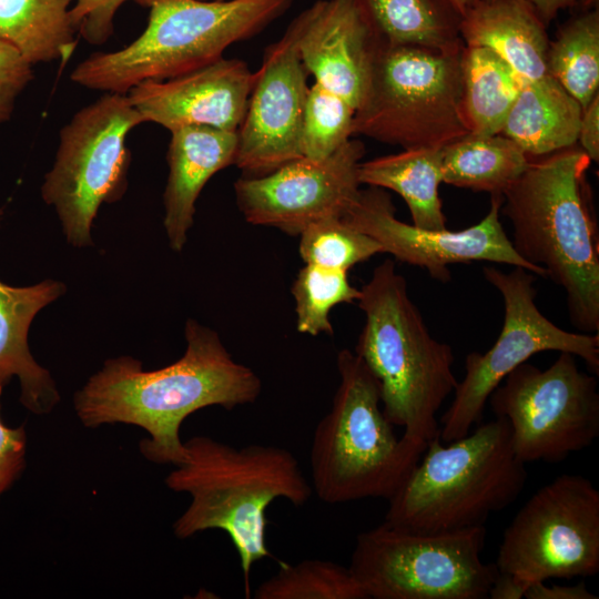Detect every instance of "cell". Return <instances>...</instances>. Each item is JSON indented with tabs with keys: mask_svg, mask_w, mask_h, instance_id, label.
Instances as JSON below:
<instances>
[{
	"mask_svg": "<svg viewBox=\"0 0 599 599\" xmlns=\"http://www.w3.org/2000/svg\"><path fill=\"white\" fill-rule=\"evenodd\" d=\"M355 108L318 83L308 89L301 131L302 158L322 161L353 136Z\"/></svg>",
	"mask_w": 599,
	"mask_h": 599,
	"instance_id": "obj_31",
	"label": "cell"
},
{
	"mask_svg": "<svg viewBox=\"0 0 599 599\" xmlns=\"http://www.w3.org/2000/svg\"><path fill=\"white\" fill-rule=\"evenodd\" d=\"M170 132L163 225L170 247L181 252L204 185L216 172L235 162L237 132L202 125L182 126Z\"/></svg>",
	"mask_w": 599,
	"mask_h": 599,
	"instance_id": "obj_19",
	"label": "cell"
},
{
	"mask_svg": "<svg viewBox=\"0 0 599 599\" xmlns=\"http://www.w3.org/2000/svg\"><path fill=\"white\" fill-rule=\"evenodd\" d=\"M8 382L0 375V396ZM26 432L11 428L0 419V496L12 485L24 467Z\"/></svg>",
	"mask_w": 599,
	"mask_h": 599,
	"instance_id": "obj_35",
	"label": "cell"
},
{
	"mask_svg": "<svg viewBox=\"0 0 599 599\" xmlns=\"http://www.w3.org/2000/svg\"><path fill=\"white\" fill-rule=\"evenodd\" d=\"M525 464L514 453L510 426L497 417L466 436L427 443L406 480L388 499L385 522L440 532L485 526L488 517L512 504L525 489Z\"/></svg>",
	"mask_w": 599,
	"mask_h": 599,
	"instance_id": "obj_6",
	"label": "cell"
},
{
	"mask_svg": "<svg viewBox=\"0 0 599 599\" xmlns=\"http://www.w3.org/2000/svg\"><path fill=\"white\" fill-rule=\"evenodd\" d=\"M143 122L126 94L106 92L60 130L54 163L41 186L74 247L92 246L91 229L103 203L125 193L129 132Z\"/></svg>",
	"mask_w": 599,
	"mask_h": 599,
	"instance_id": "obj_10",
	"label": "cell"
},
{
	"mask_svg": "<svg viewBox=\"0 0 599 599\" xmlns=\"http://www.w3.org/2000/svg\"><path fill=\"white\" fill-rule=\"evenodd\" d=\"M502 194H491L490 207L477 224L461 231L426 230L396 219L395 206L384 189L361 190L341 217L353 229L375 238L383 253L418 266L441 283L450 281L451 264L486 261L522 267L544 277L515 251L500 222Z\"/></svg>",
	"mask_w": 599,
	"mask_h": 599,
	"instance_id": "obj_14",
	"label": "cell"
},
{
	"mask_svg": "<svg viewBox=\"0 0 599 599\" xmlns=\"http://www.w3.org/2000/svg\"><path fill=\"white\" fill-rule=\"evenodd\" d=\"M460 37L495 52L522 82L549 74L546 26L525 0H477L461 16Z\"/></svg>",
	"mask_w": 599,
	"mask_h": 599,
	"instance_id": "obj_21",
	"label": "cell"
},
{
	"mask_svg": "<svg viewBox=\"0 0 599 599\" xmlns=\"http://www.w3.org/2000/svg\"><path fill=\"white\" fill-rule=\"evenodd\" d=\"M527 599H598L589 591L583 581L573 586L545 585V581L532 582L524 591Z\"/></svg>",
	"mask_w": 599,
	"mask_h": 599,
	"instance_id": "obj_37",
	"label": "cell"
},
{
	"mask_svg": "<svg viewBox=\"0 0 599 599\" xmlns=\"http://www.w3.org/2000/svg\"><path fill=\"white\" fill-rule=\"evenodd\" d=\"M463 16L477 0H450Z\"/></svg>",
	"mask_w": 599,
	"mask_h": 599,
	"instance_id": "obj_39",
	"label": "cell"
},
{
	"mask_svg": "<svg viewBox=\"0 0 599 599\" xmlns=\"http://www.w3.org/2000/svg\"><path fill=\"white\" fill-rule=\"evenodd\" d=\"M464 47L440 50L376 39L353 135L410 149L444 148L469 134L461 111Z\"/></svg>",
	"mask_w": 599,
	"mask_h": 599,
	"instance_id": "obj_8",
	"label": "cell"
},
{
	"mask_svg": "<svg viewBox=\"0 0 599 599\" xmlns=\"http://www.w3.org/2000/svg\"><path fill=\"white\" fill-rule=\"evenodd\" d=\"M184 333L183 356L163 368L143 370L131 356L105 361L74 394L81 423L91 428L139 426L150 435L140 443L142 455L175 466L185 455L180 427L189 415L210 406L231 410L257 399L260 377L233 359L216 332L190 318Z\"/></svg>",
	"mask_w": 599,
	"mask_h": 599,
	"instance_id": "obj_1",
	"label": "cell"
},
{
	"mask_svg": "<svg viewBox=\"0 0 599 599\" xmlns=\"http://www.w3.org/2000/svg\"><path fill=\"white\" fill-rule=\"evenodd\" d=\"M32 78V64L0 40V123L10 119L17 98Z\"/></svg>",
	"mask_w": 599,
	"mask_h": 599,
	"instance_id": "obj_34",
	"label": "cell"
},
{
	"mask_svg": "<svg viewBox=\"0 0 599 599\" xmlns=\"http://www.w3.org/2000/svg\"><path fill=\"white\" fill-rule=\"evenodd\" d=\"M365 324L355 353L379 385L385 417L403 437L427 445L439 434L436 414L455 392L454 352L432 336L393 260L373 271L357 300Z\"/></svg>",
	"mask_w": 599,
	"mask_h": 599,
	"instance_id": "obj_4",
	"label": "cell"
},
{
	"mask_svg": "<svg viewBox=\"0 0 599 599\" xmlns=\"http://www.w3.org/2000/svg\"><path fill=\"white\" fill-rule=\"evenodd\" d=\"M336 366L339 384L312 439L313 491L327 504L388 500L427 445L395 435L380 408L378 382L355 352L342 349Z\"/></svg>",
	"mask_w": 599,
	"mask_h": 599,
	"instance_id": "obj_7",
	"label": "cell"
},
{
	"mask_svg": "<svg viewBox=\"0 0 599 599\" xmlns=\"http://www.w3.org/2000/svg\"><path fill=\"white\" fill-rule=\"evenodd\" d=\"M559 353L546 369L520 364L488 398L495 415L509 423L514 453L524 464L561 463L599 436L597 375L582 372L573 354Z\"/></svg>",
	"mask_w": 599,
	"mask_h": 599,
	"instance_id": "obj_13",
	"label": "cell"
},
{
	"mask_svg": "<svg viewBox=\"0 0 599 599\" xmlns=\"http://www.w3.org/2000/svg\"><path fill=\"white\" fill-rule=\"evenodd\" d=\"M361 184L399 194L407 204L413 225L426 230L447 229L438 194L443 182V148H410L361 162Z\"/></svg>",
	"mask_w": 599,
	"mask_h": 599,
	"instance_id": "obj_23",
	"label": "cell"
},
{
	"mask_svg": "<svg viewBox=\"0 0 599 599\" xmlns=\"http://www.w3.org/2000/svg\"><path fill=\"white\" fill-rule=\"evenodd\" d=\"M573 146L530 160L502 192L511 244L528 264L562 287L571 324L599 334V235L586 172Z\"/></svg>",
	"mask_w": 599,
	"mask_h": 599,
	"instance_id": "obj_2",
	"label": "cell"
},
{
	"mask_svg": "<svg viewBox=\"0 0 599 599\" xmlns=\"http://www.w3.org/2000/svg\"><path fill=\"white\" fill-rule=\"evenodd\" d=\"M126 0H74L71 21L82 38L91 44L104 43L113 32L118 9Z\"/></svg>",
	"mask_w": 599,
	"mask_h": 599,
	"instance_id": "obj_33",
	"label": "cell"
},
{
	"mask_svg": "<svg viewBox=\"0 0 599 599\" xmlns=\"http://www.w3.org/2000/svg\"><path fill=\"white\" fill-rule=\"evenodd\" d=\"M529 3L542 23L547 27L558 14L559 11L570 8L578 0H525Z\"/></svg>",
	"mask_w": 599,
	"mask_h": 599,
	"instance_id": "obj_38",
	"label": "cell"
},
{
	"mask_svg": "<svg viewBox=\"0 0 599 599\" xmlns=\"http://www.w3.org/2000/svg\"><path fill=\"white\" fill-rule=\"evenodd\" d=\"M495 565L524 591L549 579L599 571V491L581 475L540 487L505 529Z\"/></svg>",
	"mask_w": 599,
	"mask_h": 599,
	"instance_id": "obj_11",
	"label": "cell"
},
{
	"mask_svg": "<svg viewBox=\"0 0 599 599\" xmlns=\"http://www.w3.org/2000/svg\"><path fill=\"white\" fill-rule=\"evenodd\" d=\"M364 144L349 139L322 161L300 158L262 176L234 184L236 204L248 223L298 236L308 225L342 217L357 199Z\"/></svg>",
	"mask_w": 599,
	"mask_h": 599,
	"instance_id": "obj_15",
	"label": "cell"
},
{
	"mask_svg": "<svg viewBox=\"0 0 599 599\" xmlns=\"http://www.w3.org/2000/svg\"><path fill=\"white\" fill-rule=\"evenodd\" d=\"M548 73L582 106L599 93V11L566 21L549 41Z\"/></svg>",
	"mask_w": 599,
	"mask_h": 599,
	"instance_id": "obj_28",
	"label": "cell"
},
{
	"mask_svg": "<svg viewBox=\"0 0 599 599\" xmlns=\"http://www.w3.org/2000/svg\"><path fill=\"white\" fill-rule=\"evenodd\" d=\"M255 73L240 59H225L161 81L148 80L128 91L143 122L169 131L189 125L237 132Z\"/></svg>",
	"mask_w": 599,
	"mask_h": 599,
	"instance_id": "obj_17",
	"label": "cell"
},
{
	"mask_svg": "<svg viewBox=\"0 0 599 599\" xmlns=\"http://www.w3.org/2000/svg\"><path fill=\"white\" fill-rule=\"evenodd\" d=\"M485 526L419 532L385 521L356 537L348 568L368 599H484L498 575L481 560Z\"/></svg>",
	"mask_w": 599,
	"mask_h": 599,
	"instance_id": "obj_9",
	"label": "cell"
},
{
	"mask_svg": "<svg viewBox=\"0 0 599 599\" xmlns=\"http://www.w3.org/2000/svg\"><path fill=\"white\" fill-rule=\"evenodd\" d=\"M298 236V252L305 264L348 271L383 253L375 238L353 229L341 217L312 223Z\"/></svg>",
	"mask_w": 599,
	"mask_h": 599,
	"instance_id": "obj_32",
	"label": "cell"
},
{
	"mask_svg": "<svg viewBox=\"0 0 599 599\" xmlns=\"http://www.w3.org/2000/svg\"><path fill=\"white\" fill-rule=\"evenodd\" d=\"M373 35L390 44L464 47L461 14L450 0H353Z\"/></svg>",
	"mask_w": 599,
	"mask_h": 599,
	"instance_id": "obj_24",
	"label": "cell"
},
{
	"mask_svg": "<svg viewBox=\"0 0 599 599\" xmlns=\"http://www.w3.org/2000/svg\"><path fill=\"white\" fill-rule=\"evenodd\" d=\"M185 455L165 478L173 491L191 502L173 524L180 539L220 529L230 537L240 559L245 597L254 564L273 558L266 545V509L278 498L304 506L313 488L298 460L287 449L252 444L235 448L207 436L184 443Z\"/></svg>",
	"mask_w": 599,
	"mask_h": 599,
	"instance_id": "obj_3",
	"label": "cell"
},
{
	"mask_svg": "<svg viewBox=\"0 0 599 599\" xmlns=\"http://www.w3.org/2000/svg\"><path fill=\"white\" fill-rule=\"evenodd\" d=\"M578 141L590 161L599 160V93L582 110Z\"/></svg>",
	"mask_w": 599,
	"mask_h": 599,
	"instance_id": "obj_36",
	"label": "cell"
},
{
	"mask_svg": "<svg viewBox=\"0 0 599 599\" xmlns=\"http://www.w3.org/2000/svg\"><path fill=\"white\" fill-rule=\"evenodd\" d=\"M522 81L495 52L464 47L461 111L470 133L499 134Z\"/></svg>",
	"mask_w": 599,
	"mask_h": 599,
	"instance_id": "obj_27",
	"label": "cell"
},
{
	"mask_svg": "<svg viewBox=\"0 0 599 599\" xmlns=\"http://www.w3.org/2000/svg\"><path fill=\"white\" fill-rule=\"evenodd\" d=\"M276 573L258 585L255 599H368L348 567L331 560L278 562Z\"/></svg>",
	"mask_w": 599,
	"mask_h": 599,
	"instance_id": "obj_29",
	"label": "cell"
},
{
	"mask_svg": "<svg viewBox=\"0 0 599 599\" xmlns=\"http://www.w3.org/2000/svg\"><path fill=\"white\" fill-rule=\"evenodd\" d=\"M291 293L295 300L296 328L312 336L333 335L331 309L361 296V290L351 285L347 271L314 264H305L300 270Z\"/></svg>",
	"mask_w": 599,
	"mask_h": 599,
	"instance_id": "obj_30",
	"label": "cell"
},
{
	"mask_svg": "<svg viewBox=\"0 0 599 599\" xmlns=\"http://www.w3.org/2000/svg\"><path fill=\"white\" fill-rule=\"evenodd\" d=\"M582 106L547 74L522 83L500 134L530 158L573 146L578 141Z\"/></svg>",
	"mask_w": 599,
	"mask_h": 599,
	"instance_id": "obj_22",
	"label": "cell"
},
{
	"mask_svg": "<svg viewBox=\"0 0 599 599\" xmlns=\"http://www.w3.org/2000/svg\"><path fill=\"white\" fill-rule=\"evenodd\" d=\"M149 8L148 24L132 43L97 52L71 72L82 87L126 94L136 84L174 78L221 58L281 17L293 0H134Z\"/></svg>",
	"mask_w": 599,
	"mask_h": 599,
	"instance_id": "obj_5",
	"label": "cell"
},
{
	"mask_svg": "<svg viewBox=\"0 0 599 599\" xmlns=\"http://www.w3.org/2000/svg\"><path fill=\"white\" fill-rule=\"evenodd\" d=\"M64 293L65 285L53 280L23 287L0 281V375L7 382L18 377L20 402L37 415L50 413L60 394L50 372L31 355L28 333L34 316Z\"/></svg>",
	"mask_w": 599,
	"mask_h": 599,
	"instance_id": "obj_20",
	"label": "cell"
},
{
	"mask_svg": "<svg viewBox=\"0 0 599 599\" xmlns=\"http://www.w3.org/2000/svg\"><path fill=\"white\" fill-rule=\"evenodd\" d=\"M74 0H0V40L31 64H65L75 45L70 10Z\"/></svg>",
	"mask_w": 599,
	"mask_h": 599,
	"instance_id": "obj_25",
	"label": "cell"
},
{
	"mask_svg": "<svg viewBox=\"0 0 599 599\" xmlns=\"http://www.w3.org/2000/svg\"><path fill=\"white\" fill-rule=\"evenodd\" d=\"M483 274L502 296L504 323L495 344L465 359V377L440 418L439 437L449 443L470 433L481 420L485 405L504 378L532 355L545 351L568 352L599 373V334L572 333L548 319L536 304L535 274L515 267L506 273L484 266Z\"/></svg>",
	"mask_w": 599,
	"mask_h": 599,
	"instance_id": "obj_12",
	"label": "cell"
},
{
	"mask_svg": "<svg viewBox=\"0 0 599 599\" xmlns=\"http://www.w3.org/2000/svg\"><path fill=\"white\" fill-rule=\"evenodd\" d=\"M307 73L357 109L375 37L353 0H318L288 26Z\"/></svg>",
	"mask_w": 599,
	"mask_h": 599,
	"instance_id": "obj_18",
	"label": "cell"
},
{
	"mask_svg": "<svg viewBox=\"0 0 599 599\" xmlns=\"http://www.w3.org/2000/svg\"><path fill=\"white\" fill-rule=\"evenodd\" d=\"M529 156L502 134L469 133L443 148V182L502 194L529 164Z\"/></svg>",
	"mask_w": 599,
	"mask_h": 599,
	"instance_id": "obj_26",
	"label": "cell"
},
{
	"mask_svg": "<svg viewBox=\"0 0 599 599\" xmlns=\"http://www.w3.org/2000/svg\"><path fill=\"white\" fill-rule=\"evenodd\" d=\"M307 74L287 28L264 52L237 130L234 164L244 176H262L302 158Z\"/></svg>",
	"mask_w": 599,
	"mask_h": 599,
	"instance_id": "obj_16",
	"label": "cell"
}]
</instances>
